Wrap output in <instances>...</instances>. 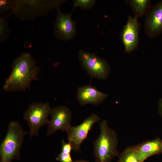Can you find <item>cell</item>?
Instances as JSON below:
<instances>
[{
  "instance_id": "obj_1",
  "label": "cell",
  "mask_w": 162,
  "mask_h": 162,
  "mask_svg": "<svg viewBox=\"0 0 162 162\" xmlns=\"http://www.w3.org/2000/svg\"><path fill=\"white\" fill-rule=\"evenodd\" d=\"M12 71L3 88L7 92L26 90L31 82L38 79L40 68L29 53L24 52L14 60Z\"/></svg>"
},
{
  "instance_id": "obj_2",
  "label": "cell",
  "mask_w": 162,
  "mask_h": 162,
  "mask_svg": "<svg viewBox=\"0 0 162 162\" xmlns=\"http://www.w3.org/2000/svg\"><path fill=\"white\" fill-rule=\"evenodd\" d=\"M100 133L94 143L93 153L96 162H110L119 153L117 150L118 140L116 132L104 120L100 124Z\"/></svg>"
},
{
  "instance_id": "obj_3",
  "label": "cell",
  "mask_w": 162,
  "mask_h": 162,
  "mask_svg": "<svg viewBox=\"0 0 162 162\" xmlns=\"http://www.w3.org/2000/svg\"><path fill=\"white\" fill-rule=\"evenodd\" d=\"M27 134L28 132L25 131L18 121L9 122L6 134L0 146V162H11L19 158L24 137Z\"/></svg>"
},
{
  "instance_id": "obj_4",
  "label": "cell",
  "mask_w": 162,
  "mask_h": 162,
  "mask_svg": "<svg viewBox=\"0 0 162 162\" xmlns=\"http://www.w3.org/2000/svg\"><path fill=\"white\" fill-rule=\"evenodd\" d=\"M13 13L20 19H35L58 8L63 2L62 0H14Z\"/></svg>"
},
{
  "instance_id": "obj_5",
  "label": "cell",
  "mask_w": 162,
  "mask_h": 162,
  "mask_svg": "<svg viewBox=\"0 0 162 162\" xmlns=\"http://www.w3.org/2000/svg\"><path fill=\"white\" fill-rule=\"evenodd\" d=\"M51 109L47 102L32 103L24 113L23 118L28 123L31 138L37 136L40 128L48 123Z\"/></svg>"
},
{
  "instance_id": "obj_6",
  "label": "cell",
  "mask_w": 162,
  "mask_h": 162,
  "mask_svg": "<svg viewBox=\"0 0 162 162\" xmlns=\"http://www.w3.org/2000/svg\"><path fill=\"white\" fill-rule=\"evenodd\" d=\"M81 64L88 74L98 79L104 80L109 76V64L104 59L92 52L80 50L78 54Z\"/></svg>"
},
{
  "instance_id": "obj_7",
  "label": "cell",
  "mask_w": 162,
  "mask_h": 162,
  "mask_svg": "<svg viewBox=\"0 0 162 162\" xmlns=\"http://www.w3.org/2000/svg\"><path fill=\"white\" fill-rule=\"evenodd\" d=\"M100 120L97 115L92 113L79 125L70 127L66 132L69 142L71 145L73 150L75 152L80 151L81 145L87 138L89 132L94 125Z\"/></svg>"
},
{
  "instance_id": "obj_8",
  "label": "cell",
  "mask_w": 162,
  "mask_h": 162,
  "mask_svg": "<svg viewBox=\"0 0 162 162\" xmlns=\"http://www.w3.org/2000/svg\"><path fill=\"white\" fill-rule=\"evenodd\" d=\"M50 115L51 118L48 123L47 136L58 130L66 132L71 126L72 113L67 106H60L54 107L52 109Z\"/></svg>"
},
{
  "instance_id": "obj_9",
  "label": "cell",
  "mask_w": 162,
  "mask_h": 162,
  "mask_svg": "<svg viewBox=\"0 0 162 162\" xmlns=\"http://www.w3.org/2000/svg\"><path fill=\"white\" fill-rule=\"evenodd\" d=\"M145 30L150 38L158 36L162 32V0L151 7L146 15Z\"/></svg>"
},
{
  "instance_id": "obj_10",
  "label": "cell",
  "mask_w": 162,
  "mask_h": 162,
  "mask_svg": "<svg viewBox=\"0 0 162 162\" xmlns=\"http://www.w3.org/2000/svg\"><path fill=\"white\" fill-rule=\"evenodd\" d=\"M57 9L55 26V35L58 39L67 40L72 38L76 32L75 22L71 18V14H64Z\"/></svg>"
},
{
  "instance_id": "obj_11",
  "label": "cell",
  "mask_w": 162,
  "mask_h": 162,
  "mask_svg": "<svg viewBox=\"0 0 162 162\" xmlns=\"http://www.w3.org/2000/svg\"><path fill=\"white\" fill-rule=\"evenodd\" d=\"M138 31L139 24L137 18L129 16L121 35L126 53H130L136 48L138 42Z\"/></svg>"
},
{
  "instance_id": "obj_12",
  "label": "cell",
  "mask_w": 162,
  "mask_h": 162,
  "mask_svg": "<svg viewBox=\"0 0 162 162\" xmlns=\"http://www.w3.org/2000/svg\"><path fill=\"white\" fill-rule=\"evenodd\" d=\"M108 95L97 89L95 87L89 85L79 87L76 98L81 105L91 104L98 105L102 102Z\"/></svg>"
},
{
  "instance_id": "obj_13",
  "label": "cell",
  "mask_w": 162,
  "mask_h": 162,
  "mask_svg": "<svg viewBox=\"0 0 162 162\" xmlns=\"http://www.w3.org/2000/svg\"><path fill=\"white\" fill-rule=\"evenodd\" d=\"M136 150L143 162L149 157L162 154V140L159 137L144 141L136 146Z\"/></svg>"
},
{
  "instance_id": "obj_14",
  "label": "cell",
  "mask_w": 162,
  "mask_h": 162,
  "mask_svg": "<svg viewBox=\"0 0 162 162\" xmlns=\"http://www.w3.org/2000/svg\"><path fill=\"white\" fill-rule=\"evenodd\" d=\"M127 2L137 18L146 15L151 7L150 1L148 0H131L127 1Z\"/></svg>"
},
{
  "instance_id": "obj_15",
  "label": "cell",
  "mask_w": 162,
  "mask_h": 162,
  "mask_svg": "<svg viewBox=\"0 0 162 162\" xmlns=\"http://www.w3.org/2000/svg\"><path fill=\"white\" fill-rule=\"evenodd\" d=\"M117 162H142L136 150V146H129L125 149L118 156Z\"/></svg>"
},
{
  "instance_id": "obj_16",
  "label": "cell",
  "mask_w": 162,
  "mask_h": 162,
  "mask_svg": "<svg viewBox=\"0 0 162 162\" xmlns=\"http://www.w3.org/2000/svg\"><path fill=\"white\" fill-rule=\"evenodd\" d=\"M6 15H1L0 18V42L4 41L7 37L9 33L8 20L11 13Z\"/></svg>"
},
{
  "instance_id": "obj_17",
  "label": "cell",
  "mask_w": 162,
  "mask_h": 162,
  "mask_svg": "<svg viewBox=\"0 0 162 162\" xmlns=\"http://www.w3.org/2000/svg\"><path fill=\"white\" fill-rule=\"evenodd\" d=\"M96 2L94 0H75L73 1V4L74 8L79 7L83 9H88L92 8Z\"/></svg>"
},
{
  "instance_id": "obj_18",
  "label": "cell",
  "mask_w": 162,
  "mask_h": 162,
  "mask_svg": "<svg viewBox=\"0 0 162 162\" xmlns=\"http://www.w3.org/2000/svg\"><path fill=\"white\" fill-rule=\"evenodd\" d=\"M13 9V1L11 0H0V11L3 13L8 10Z\"/></svg>"
},
{
  "instance_id": "obj_19",
  "label": "cell",
  "mask_w": 162,
  "mask_h": 162,
  "mask_svg": "<svg viewBox=\"0 0 162 162\" xmlns=\"http://www.w3.org/2000/svg\"><path fill=\"white\" fill-rule=\"evenodd\" d=\"M56 159L60 162H74L72 160L70 154L61 152L56 158Z\"/></svg>"
},
{
  "instance_id": "obj_20",
  "label": "cell",
  "mask_w": 162,
  "mask_h": 162,
  "mask_svg": "<svg viewBox=\"0 0 162 162\" xmlns=\"http://www.w3.org/2000/svg\"><path fill=\"white\" fill-rule=\"evenodd\" d=\"M72 148L70 144L65 142L64 140L62 141V148L61 152L70 154Z\"/></svg>"
},
{
  "instance_id": "obj_21",
  "label": "cell",
  "mask_w": 162,
  "mask_h": 162,
  "mask_svg": "<svg viewBox=\"0 0 162 162\" xmlns=\"http://www.w3.org/2000/svg\"><path fill=\"white\" fill-rule=\"evenodd\" d=\"M157 105L158 112L162 118V98H161L158 100Z\"/></svg>"
},
{
  "instance_id": "obj_22",
  "label": "cell",
  "mask_w": 162,
  "mask_h": 162,
  "mask_svg": "<svg viewBox=\"0 0 162 162\" xmlns=\"http://www.w3.org/2000/svg\"><path fill=\"white\" fill-rule=\"evenodd\" d=\"M74 162H90L88 161L84 160H77L74 161Z\"/></svg>"
}]
</instances>
